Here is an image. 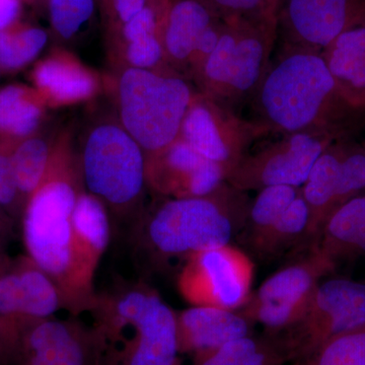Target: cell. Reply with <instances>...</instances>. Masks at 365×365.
I'll return each mask as SVG.
<instances>
[{"label": "cell", "mask_w": 365, "mask_h": 365, "mask_svg": "<svg viewBox=\"0 0 365 365\" xmlns=\"http://www.w3.org/2000/svg\"><path fill=\"white\" fill-rule=\"evenodd\" d=\"M102 365H180L176 313L145 287L98 300Z\"/></svg>", "instance_id": "6da1fadb"}, {"label": "cell", "mask_w": 365, "mask_h": 365, "mask_svg": "<svg viewBox=\"0 0 365 365\" xmlns=\"http://www.w3.org/2000/svg\"><path fill=\"white\" fill-rule=\"evenodd\" d=\"M78 195L71 181L49 172L29 197L23 222L30 260L54 281L67 304H86L79 287L72 227Z\"/></svg>", "instance_id": "7a4b0ae2"}, {"label": "cell", "mask_w": 365, "mask_h": 365, "mask_svg": "<svg viewBox=\"0 0 365 365\" xmlns=\"http://www.w3.org/2000/svg\"><path fill=\"white\" fill-rule=\"evenodd\" d=\"M122 127L148 153H160L177 140L191 102L181 78L130 68L118 88Z\"/></svg>", "instance_id": "3957f363"}, {"label": "cell", "mask_w": 365, "mask_h": 365, "mask_svg": "<svg viewBox=\"0 0 365 365\" xmlns=\"http://www.w3.org/2000/svg\"><path fill=\"white\" fill-rule=\"evenodd\" d=\"M335 83L327 62L318 55H289L262 83V112L275 128L292 134L311 133Z\"/></svg>", "instance_id": "277c9868"}, {"label": "cell", "mask_w": 365, "mask_h": 365, "mask_svg": "<svg viewBox=\"0 0 365 365\" xmlns=\"http://www.w3.org/2000/svg\"><path fill=\"white\" fill-rule=\"evenodd\" d=\"M213 194L173 198L162 204L145 227L151 248L160 256L187 258L230 244L240 227Z\"/></svg>", "instance_id": "5b68a950"}, {"label": "cell", "mask_w": 365, "mask_h": 365, "mask_svg": "<svg viewBox=\"0 0 365 365\" xmlns=\"http://www.w3.org/2000/svg\"><path fill=\"white\" fill-rule=\"evenodd\" d=\"M143 151L123 127H96L86 138L81 162L88 193L113 208L135 203L148 178Z\"/></svg>", "instance_id": "8992f818"}, {"label": "cell", "mask_w": 365, "mask_h": 365, "mask_svg": "<svg viewBox=\"0 0 365 365\" xmlns=\"http://www.w3.org/2000/svg\"><path fill=\"white\" fill-rule=\"evenodd\" d=\"M364 327L365 284L331 279L319 283L294 323L280 332L268 335L275 341L287 364H292L336 336Z\"/></svg>", "instance_id": "52a82bcc"}, {"label": "cell", "mask_w": 365, "mask_h": 365, "mask_svg": "<svg viewBox=\"0 0 365 365\" xmlns=\"http://www.w3.org/2000/svg\"><path fill=\"white\" fill-rule=\"evenodd\" d=\"M63 304L58 287L30 259L0 274V364L16 365L26 331Z\"/></svg>", "instance_id": "ba28073f"}, {"label": "cell", "mask_w": 365, "mask_h": 365, "mask_svg": "<svg viewBox=\"0 0 365 365\" xmlns=\"http://www.w3.org/2000/svg\"><path fill=\"white\" fill-rule=\"evenodd\" d=\"M186 259L178 278V288L192 306L239 311L248 302L255 265L242 250L228 244Z\"/></svg>", "instance_id": "9c48e42d"}, {"label": "cell", "mask_w": 365, "mask_h": 365, "mask_svg": "<svg viewBox=\"0 0 365 365\" xmlns=\"http://www.w3.org/2000/svg\"><path fill=\"white\" fill-rule=\"evenodd\" d=\"M330 266L331 257L319 247L309 250L264 281L237 312L265 327L267 334L280 332L299 319Z\"/></svg>", "instance_id": "30bf717a"}, {"label": "cell", "mask_w": 365, "mask_h": 365, "mask_svg": "<svg viewBox=\"0 0 365 365\" xmlns=\"http://www.w3.org/2000/svg\"><path fill=\"white\" fill-rule=\"evenodd\" d=\"M103 343L93 326L46 319L24 336L16 365H102Z\"/></svg>", "instance_id": "8fae6325"}, {"label": "cell", "mask_w": 365, "mask_h": 365, "mask_svg": "<svg viewBox=\"0 0 365 365\" xmlns=\"http://www.w3.org/2000/svg\"><path fill=\"white\" fill-rule=\"evenodd\" d=\"M324 153V145L311 133H295L284 143L239 162L227 179L237 189H263L270 186L302 188Z\"/></svg>", "instance_id": "7c38bea8"}, {"label": "cell", "mask_w": 365, "mask_h": 365, "mask_svg": "<svg viewBox=\"0 0 365 365\" xmlns=\"http://www.w3.org/2000/svg\"><path fill=\"white\" fill-rule=\"evenodd\" d=\"M365 188V155L356 153L341 160L323 153L302 187L311 210L309 237L318 235L334 202Z\"/></svg>", "instance_id": "4fadbf2b"}, {"label": "cell", "mask_w": 365, "mask_h": 365, "mask_svg": "<svg viewBox=\"0 0 365 365\" xmlns=\"http://www.w3.org/2000/svg\"><path fill=\"white\" fill-rule=\"evenodd\" d=\"M176 317L180 353L192 355L194 360L251 335V322L237 311L192 306Z\"/></svg>", "instance_id": "5bb4252c"}, {"label": "cell", "mask_w": 365, "mask_h": 365, "mask_svg": "<svg viewBox=\"0 0 365 365\" xmlns=\"http://www.w3.org/2000/svg\"><path fill=\"white\" fill-rule=\"evenodd\" d=\"M155 173L163 191L181 197H206L215 193L227 170L220 163L204 158L182 139L175 140L162 153Z\"/></svg>", "instance_id": "9a60e30c"}, {"label": "cell", "mask_w": 365, "mask_h": 365, "mask_svg": "<svg viewBox=\"0 0 365 365\" xmlns=\"http://www.w3.org/2000/svg\"><path fill=\"white\" fill-rule=\"evenodd\" d=\"M265 57V47L258 38L225 34L206 57L204 73L220 88L244 93L258 83Z\"/></svg>", "instance_id": "2e32d148"}, {"label": "cell", "mask_w": 365, "mask_h": 365, "mask_svg": "<svg viewBox=\"0 0 365 365\" xmlns=\"http://www.w3.org/2000/svg\"><path fill=\"white\" fill-rule=\"evenodd\" d=\"M79 287L91 304V287L98 261L109 246L111 225L106 205L91 193H78L72 215Z\"/></svg>", "instance_id": "e0dca14e"}, {"label": "cell", "mask_w": 365, "mask_h": 365, "mask_svg": "<svg viewBox=\"0 0 365 365\" xmlns=\"http://www.w3.org/2000/svg\"><path fill=\"white\" fill-rule=\"evenodd\" d=\"M356 0H288L290 26L299 40L312 47H327L346 31Z\"/></svg>", "instance_id": "ac0fdd59"}, {"label": "cell", "mask_w": 365, "mask_h": 365, "mask_svg": "<svg viewBox=\"0 0 365 365\" xmlns=\"http://www.w3.org/2000/svg\"><path fill=\"white\" fill-rule=\"evenodd\" d=\"M41 93L56 104H73L91 97L97 81L88 69L66 57H51L34 71Z\"/></svg>", "instance_id": "d6986e66"}, {"label": "cell", "mask_w": 365, "mask_h": 365, "mask_svg": "<svg viewBox=\"0 0 365 365\" xmlns=\"http://www.w3.org/2000/svg\"><path fill=\"white\" fill-rule=\"evenodd\" d=\"M211 26L208 9L196 0H181L173 6L165 32V47L177 60L189 58L198 50Z\"/></svg>", "instance_id": "ffe728a7"}, {"label": "cell", "mask_w": 365, "mask_h": 365, "mask_svg": "<svg viewBox=\"0 0 365 365\" xmlns=\"http://www.w3.org/2000/svg\"><path fill=\"white\" fill-rule=\"evenodd\" d=\"M181 132L182 140L204 158L223 165L227 175L237 165L232 148L223 138L212 113L205 106H190Z\"/></svg>", "instance_id": "44dd1931"}, {"label": "cell", "mask_w": 365, "mask_h": 365, "mask_svg": "<svg viewBox=\"0 0 365 365\" xmlns=\"http://www.w3.org/2000/svg\"><path fill=\"white\" fill-rule=\"evenodd\" d=\"M311 210L300 191L299 195L264 234L250 242L262 256H277L309 237Z\"/></svg>", "instance_id": "7402d4cb"}, {"label": "cell", "mask_w": 365, "mask_h": 365, "mask_svg": "<svg viewBox=\"0 0 365 365\" xmlns=\"http://www.w3.org/2000/svg\"><path fill=\"white\" fill-rule=\"evenodd\" d=\"M42 107L32 91L20 86L0 90V134L14 138L30 136L39 126Z\"/></svg>", "instance_id": "603a6c76"}, {"label": "cell", "mask_w": 365, "mask_h": 365, "mask_svg": "<svg viewBox=\"0 0 365 365\" xmlns=\"http://www.w3.org/2000/svg\"><path fill=\"white\" fill-rule=\"evenodd\" d=\"M323 247L329 255L335 247L365 253V196L355 197L335 209L324 223Z\"/></svg>", "instance_id": "cb8c5ba5"}, {"label": "cell", "mask_w": 365, "mask_h": 365, "mask_svg": "<svg viewBox=\"0 0 365 365\" xmlns=\"http://www.w3.org/2000/svg\"><path fill=\"white\" fill-rule=\"evenodd\" d=\"M275 341L268 334L232 341L216 351L194 360L193 365H284Z\"/></svg>", "instance_id": "d4e9b609"}, {"label": "cell", "mask_w": 365, "mask_h": 365, "mask_svg": "<svg viewBox=\"0 0 365 365\" xmlns=\"http://www.w3.org/2000/svg\"><path fill=\"white\" fill-rule=\"evenodd\" d=\"M11 158L21 195L30 197L49 174V145L41 138H25Z\"/></svg>", "instance_id": "484cf974"}, {"label": "cell", "mask_w": 365, "mask_h": 365, "mask_svg": "<svg viewBox=\"0 0 365 365\" xmlns=\"http://www.w3.org/2000/svg\"><path fill=\"white\" fill-rule=\"evenodd\" d=\"M299 193V188L292 186H270L261 189L246 218L249 242L272 227Z\"/></svg>", "instance_id": "4316f807"}, {"label": "cell", "mask_w": 365, "mask_h": 365, "mask_svg": "<svg viewBox=\"0 0 365 365\" xmlns=\"http://www.w3.org/2000/svg\"><path fill=\"white\" fill-rule=\"evenodd\" d=\"M292 365H365V327L336 336Z\"/></svg>", "instance_id": "83f0119b"}, {"label": "cell", "mask_w": 365, "mask_h": 365, "mask_svg": "<svg viewBox=\"0 0 365 365\" xmlns=\"http://www.w3.org/2000/svg\"><path fill=\"white\" fill-rule=\"evenodd\" d=\"M47 41V33L40 28L0 31V67L16 71L26 66L44 49Z\"/></svg>", "instance_id": "f1b7e54d"}, {"label": "cell", "mask_w": 365, "mask_h": 365, "mask_svg": "<svg viewBox=\"0 0 365 365\" xmlns=\"http://www.w3.org/2000/svg\"><path fill=\"white\" fill-rule=\"evenodd\" d=\"M95 0H49L50 19L55 32L71 39L90 21Z\"/></svg>", "instance_id": "f546056e"}, {"label": "cell", "mask_w": 365, "mask_h": 365, "mask_svg": "<svg viewBox=\"0 0 365 365\" xmlns=\"http://www.w3.org/2000/svg\"><path fill=\"white\" fill-rule=\"evenodd\" d=\"M327 66L334 78L344 81L354 88H365L364 50L334 47Z\"/></svg>", "instance_id": "4dcf8cb0"}, {"label": "cell", "mask_w": 365, "mask_h": 365, "mask_svg": "<svg viewBox=\"0 0 365 365\" xmlns=\"http://www.w3.org/2000/svg\"><path fill=\"white\" fill-rule=\"evenodd\" d=\"M162 56V45L155 34L127 42L126 57L133 68H150L160 62Z\"/></svg>", "instance_id": "1f68e13d"}, {"label": "cell", "mask_w": 365, "mask_h": 365, "mask_svg": "<svg viewBox=\"0 0 365 365\" xmlns=\"http://www.w3.org/2000/svg\"><path fill=\"white\" fill-rule=\"evenodd\" d=\"M21 195L9 153L0 151V206L14 205Z\"/></svg>", "instance_id": "d6a6232c"}, {"label": "cell", "mask_w": 365, "mask_h": 365, "mask_svg": "<svg viewBox=\"0 0 365 365\" xmlns=\"http://www.w3.org/2000/svg\"><path fill=\"white\" fill-rule=\"evenodd\" d=\"M157 30V20L153 9L148 6L144 7L130 20L124 23L123 35L126 42L153 35Z\"/></svg>", "instance_id": "836d02e7"}, {"label": "cell", "mask_w": 365, "mask_h": 365, "mask_svg": "<svg viewBox=\"0 0 365 365\" xmlns=\"http://www.w3.org/2000/svg\"><path fill=\"white\" fill-rule=\"evenodd\" d=\"M334 47L351 48L365 51V26L341 33L333 42Z\"/></svg>", "instance_id": "e575fe53"}, {"label": "cell", "mask_w": 365, "mask_h": 365, "mask_svg": "<svg viewBox=\"0 0 365 365\" xmlns=\"http://www.w3.org/2000/svg\"><path fill=\"white\" fill-rule=\"evenodd\" d=\"M146 1L148 0H112L115 11L123 24L143 11Z\"/></svg>", "instance_id": "d590c367"}, {"label": "cell", "mask_w": 365, "mask_h": 365, "mask_svg": "<svg viewBox=\"0 0 365 365\" xmlns=\"http://www.w3.org/2000/svg\"><path fill=\"white\" fill-rule=\"evenodd\" d=\"M21 9V0H0V31L7 30L16 19Z\"/></svg>", "instance_id": "8d00e7d4"}, {"label": "cell", "mask_w": 365, "mask_h": 365, "mask_svg": "<svg viewBox=\"0 0 365 365\" xmlns=\"http://www.w3.org/2000/svg\"><path fill=\"white\" fill-rule=\"evenodd\" d=\"M217 6L235 11H250L256 9L262 0H213Z\"/></svg>", "instance_id": "74e56055"}]
</instances>
